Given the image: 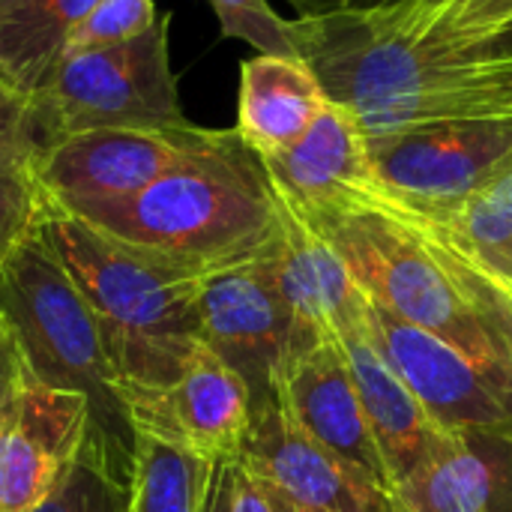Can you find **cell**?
<instances>
[{"mask_svg":"<svg viewBox=\"0 0 512 512\" xmlns=\"http://www.w3.org/2000/svg\"><path fill=\"white\" fill-rule=\"evenodd\" d=\"M297 57L369 138L405 126L512 117V42L453 30L429 0L291 18Z\"/></svg>","mask_w":512,"mask_h":512,"instance_id":"cell-1","label":"cell"},{"mask_svg":"<svg viewBox=\"0 0 512 512\" xmlns=\"http://www.w3.org/2000/svg\"><path fill=\"white\" fill-rule=\"evenodd\" d=\"M303 219L330 240L369 300L447 339L512 390L510 297L438 219L384 186Z\"/></svg>","mask_w":512,"mask_h":512,"instance_id":"cell-2","label":"cell"},{"mask_svg":"<svg viewBox=\"0 0 512 512\" xmlns=\"http://www.w3.org/2000/svg\"><path fill=\"white\" fill-rule=\"evenodd\" d=\"M72 216L195 273L261 258L279 231V201L258 153L237 129L204 126L147 189Z\"/></svg>","mask_w":512,"mask_h":512,"instance_id":"cell-3","label":"cell"},{"mask_svg":"<svg viewBox=\"0 0 512 512\" xmlns=\"http://www.w3.org/2000/svg\"><path fill=\"white\" fill-rule=\"evenodd\" d=\"M39 234L93 309L123 402L174 384L204 342L198 291L207 273L135 249L54 204Z\"/></svg>","mask_w":512,"mask_h":512,"instance_id":"cell-4","label":"cell"},{"mask_svg":"<svg viewBox=\"0 0 512 512\" xmlns=\"http://www.w3.org/2000/svg\"><path fill=\"white\" fill-rule=\"evenodd\" d=\"M0 315L36 381L81 393L90 402L87 444L129 486L135 432L114 363L93 309L42 234L30 237L0 267Z\"/></svg>","mask_w":512,"mask_h":512,"instance_id":"cell-5","label":"cell"},{"mask_svg":"<svg viewBox=\"0 0 512 512\" xmlns=\"http://www.w3.org/2000/svg\"><path fill=\"white\" fill-rule=\"evenodd\" d=\"M159 15L144 33L120 45L66 57L33 93L45 147L84 129H174L189 126L171 69L168 24Z\"/></svg>","mask_w":512,"mask_h":512,"instance_id":"cell-6","label":"cell"},{"mask_svg":"<svg viewBox=\"0 0 512 512\" xmlns=\"http://www.w3.org/2000/svg\"><path fill=\"white\" fill-rule=\"evenodd\" d=\"M381 186L444 219L512 171V117H465L369 138Z\"/></svg>","mask_w":512,"mask_h":512,"instance_id":"cell-7","label":"cell"},{"mask_svg":"<svg viewBox=\"0 0 512 512\" xmlns=\"http://www.w3.org/2000/svg\"><path fill=\"white\" fill-rule=\"evenodd\" d=\"M366 330L384 363L420 399L429 417L459 435L512 447V390L447 339L366 297Z\"/></svg>","mask_w":512,"mask_h":512,"instance_id":"cell-8","label":"cell"},{"mask_svg":"<svg viewBox=\"0 0 512 512\" xmlns=\"http://www.w3.org/2000/svg\"><path fill=\"white\" fill-rule=\"evenodd\" d=\"M267 255L207 273L198 291L201 339L246 381L255 405L273 396L282 366L315 342L288 309Z\"/></svg>","mask_w":512,"mask_h":512,"instance_id":"cell-9","label":"cell"},{"mask_svg":"<svg viewBox=\"0 0 512 512\" xmlns=\"http://www.w3.org/2000/svg\"><path fill=\"white\" fill-rule=\"evenodd\" d=\"M201 126L84 129L51 141L33 162L48 201L66 213L114 204L147 189L198 138Z\"/></svg>","mask_w":512,"mask_h":512,"instance_id":"cell-10","label":"cell"},{"mask_svg":"<svg viewBox=\"0 0 512 512\" xmlns=\"http://www.w3.org/2000/svg\"><path fill=\"white\" fill-rule=\"evenodd\" d=\"M126 411L135 435L165 441L213 465L240 456L255 402L246 381L201 342L174 384L129 396Z\"/></svg>","mask_w":512,"mask_h":512,"instance_id":"cell-11","label":"cell"},{"mask_svg":"<svg viewBox=\"0 0 512 512\" xmlns=\"http://www.w3.org/2000/svg\"><path fill=\"white\" fill-rule=\"evenodd\" d=\"M90 438V402L27 375L0 411V512H33Z\"/></svg>","mask_w":512,"mask_h":512,"instance_id":"cell-12","label":"cell"},{"mask_svg":"<svg viewBox=\"0 0 512 512\" xmlns=\"http://www.w3.org/2000/svg\"><path fill=\"white\" fill-rule=\"evenodd\" d=\"M273 393L312 441L327 447L333 456H339L345 465L360 471L369 483L393 498V474L369 429L345 351L336 336H321L294 354L276 375Z\"/></svg>","mask_w":512,"mask_h":512,"instance_id":"cell-13","label":"cell"},{"mask_svg":"<svg viewBox=\"0 0 512 512\" xmlns=\"http://www.w3.org/2000/svg\"><path fill=\"white\" fill-rule=\"evenodd\" d=\"M237 459L273 480L300 512H399L387 492L312 441L276 393L255 405Z\"/></svg>","mask_w":512,"mask_h":512,"instance_id":"cell-14","label":"cell"},{"mask_svg":"<svg viewBox=\"0 0 512 512\" xmlns=\"http://www.w3.org/2000/svg\"><path fill=\"white\" fill-rule=\"evenodd\" d=\"M258 159L273 192L303 216L342 207L381 186L366 129L348 108L330 99L294 144Z\"/></svg>","mask_w":512,"mask_h":512,"instance_id":"cell-15","label":"cell"},{"mask_svg":"<svg viewBox=\"0 0 512 512\" xmlns=\"http://www.w3.org/2000/svg\"><path fill=\"white\" fill-rule=\"evenodd\" d=\"M336 339L345 351L348 372L354 378L378 450L393 474V483H399L411 477L447 441L450 432L429 417L420 399L402 384V378L372 345V336L366 330V303L336 333Z\"/></svg>","mask_w":512,"mask_h":512,"instance_id":"cell-16","label":"cell"},{"mask_svg":"<svg viewBox=\"0 0 512 512\" xmlns=\"http://www.w3.org/2000/svg\"><path fill=\"white\" fill-rule=\"evenodd\" d=\"M279 231L270 246L276 285L297 324L321 339L336 336L366 303L363 288L348 273L330 240L294 213L279 195Z\"/></svg>","mask_w":512,"mask_h":512,"instance_id":"cell-17","label":"cell"},{"mask_svg":"<svg viewBox=\"0 0 512 512\" xmlns=\"http://www.w3.org/2000/svg\"><path fill=\"white\" fill-rule=\"evenodd\" d=\"M327 105V93L300 57L258 54L240 66L237 132L258 153L294 144Z\"/></svg>","mask_w":512,"mask_h":512,"instance_id":"cell-18","label":"cell"},{"mask_svg":"<svg viewBox=\"0 0 512 512\" xmlns=\"http://www.w3.org/2000/svg\"><path fill=\"white\" fill-rule=\"evenodd\" d=\"M96 0H21L0 18V78L36 93L60 66L78 24Z\"/></svg>","mask_w":512,"mask_h":512,"instance_id":"cell-19","label":"cell"},{"mask_svg":"<svg viewBox=\"0 0 512 512\" xmlns=\"http://www.w3.org/2000/svg\"><path fill=\"white\" fill-rule=\"evenodd\" d=\"M495 480L471 435L447 441L405 480L396 483L399 512H495Z\"/></svg>","mask_w":512,"mask_h":512,"instance_id":"cell-20","label":"cell"},{"mask_svg":"<svg viewBox=\"0 0 512 512\" xmlns=\"http://www.w3.org/2000/svg\"><path fill=\"white\" fill-rule=\"evenodd\" d=\"M207 468L201 459L135 435V468L129 483L126 512H198Z\"/></svg>","mask_w":512,"mask_h":512,"instance_id":"cell-21","label":"cell"},{"mask_svg":"<svg viewBox=\"0 0 512 512\" xmlns=\"http://www.w3.org/2000/svg\"><path fill=\"white\" fill-rule=\"evenodd\" d=\"M51 201L39 186L30 156L0 153V267L39 234Z\"/></svg>","mask_w":512,"mask_h":512,"instance_id":"cell-22","label":"cell"},{"mask_svg":"<svg viewBox=\"0 0 512 512\" xmlns=\"http://www.w3.org/2000/svg\"><path fill=\"white\" fill-rule=\"evenodd\" d=\"M126 504L129 486L90 444H84L60 486L33 512H126Z\"/></svg>","mask_w":512,"mask_h":512,"instance_id":"cell-23","label":"cell"},{"mask_svg":"<svg viewBox=\"0 0 512 512\" xmlns=\"http://www.w3.org/2000/svg\"><path fill=\"white\" fill-rule=\"evenodd\" d=\"M438 222L471 255H489L507 246L512 240V171Z\"/></svg>","mask_w":512,"mask_h":512,"instance_id":"cell-24","label":"cell"},{"mask_svg":"<svg viewBox=\"0 0 512 512\" xmlns=\"http://www.w3.org/2000/svg\"><path fill=\"white\" fill-rule=\"evenodd\" d=\"M156 18H159L156 0H96L90 15L72 33L63 60L75 57V54L99 51V48H108V45H120L126 39H135Z\"/></svg>","mask_w":512,"mask_h":512,"instance_id":"cell-25","label":"cell"},{"mask_svg":"<svg viewBox=\"0 0 512 512\" xmlns=\"http://www.w3.org/2000/svg\"><path fill=\"white\" fill-rule=\"evenodd\" d=\"M219 18L225 39H243L258 54L297 57L291 42V24L273 12L267 0H207Z\"/></svg>","mask_w":512,"mask_h":512,"instance_id":"cell-26","label":"cell"},{"mask_svg":"<svg viewBox=\"0 0 512 512\" xmlns=\"http://www.w3.org/2000/svg\"><path fill=\"white\" fill-rule=\"evenodd\" d=\"M45 150V135L39 129L33 93H24L0 78V153L36 156Z\"/></svg>","mask_w":512,"mask_h":512,"instance_id":"cell-27","label":"cell"},{"mask_svg":"<svg viewBox=\"0 0 512 512\" xmlns=\"http://www.w3.org/2000/svg\"><path fill=\"white\" fill-rule=\"evenodd\" d=\"M231 512H300V507L261 471L231 459Z\"/></svg>","mask_w":512,"mask_h":512,"instance_id":"cell-28","label":"cell"},{"mask_svg":"<svg viewBox=\"0 0 512 512\" xmlns=\"http://www.w3.org/2000/svg\"><path fill=\"white\" fill-rule=\"evenodd\" d=\"M27 363H24V354L6 324V318L0 315V411L3 405L12 399V393L18 390V384L27 378Z\"/></svg>","mask_w":512,"mask_h":512,"instance_id":"cell-29","label":"cell"},{"mask_svg":"<svg viewBox=\"0 0 512 512\" xmlns=\"http://www.w3.org/2000/svg\"><path fill=\"white\" fill-rule=\"evenodd\" d=\"M198 512H231V459L213 462L207 468Z\"/></svg>","mask_w":512,"mask_h":512,"instance_id":"cell-30","label":"cell"},{"mask_svg":"<svg viewBox=\"0 0 512 512\" xmlns=\"http://www.w3.org/2000/svg\"><path fill=\"white\" fill-rule=\"evenodd\" d=\"M297 9V18L303 15H327V12H342V9H363V6H378L387 0H288Z\"/></svg>","mask_w":512,"mask_h":512,"instance_id":"cell-31","label":"cell"},{"mask_svg":"<svg viewBox=\"0 0 512 512\" xmlns=\"http://www.w3.org/2000/svg\"><path fill=\"white\" fill-rule=\"evenodd\" d=\"M474 258H477V264H480L483 270H489V273L504 285V291H510L512 294V240L507 246L489 252V255H474Z\"/></svg>","mask_w":512,"mask_h":512,"instance_id":"cell-32","label":"cell"},{"mask_svg":"<svg viewBox=\"0 0 512 512\" xmlns=\"http://www.w3.org/2000/svg\"><path fill=\"white\" fill-rule=\"evenodd\" d=\"M18 3H21V0H0V18H3L6 12H12V9H15Z\"/></svg>","mask_w":512,"mask_h":512,"instance_id":"cell-33","label":"cell"},{"mask_svg":"<svg viewBox=\"0 0 512 512\" xmlns=\"http://www.w3.org/2000/svg\"><path fill=\"white\" fill-rule=\"evenodd\" d=\"M507 297H510V306H512V294H510V291H507Z\"/></svg>","mask_w":512,"mask_h":512,"instance_id":"cell-34","label":"cell"}]
</instances>
